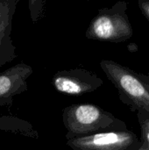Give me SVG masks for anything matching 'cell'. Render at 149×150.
<instances>
[{"instance_id":"6da1fadb","label":"cell","mask_w":149,"mask_h":150,"mask_svg":"<svg viewBox=\"0 0 149 150\" xmlns=\"http://www.w3.org/2000/svg\"><path fill=\"white\" fill-rule=\"evenodd\" d=\"M62 121L67 130L66 140L104 132L129 130L122 120L100 106L87 103L65 107L62 111Z\"/></svg>"},{"instance_id":"7a4b0ae2","label":"cell","mask_w":149,"mask_h":150,"mask_svg":"<svg viewBox=\"0 0 149 150\" xmlns=\"http://www.w3.org/2000/svg\"><path fill=\"white\" fill-rule=\"evenodd\" d=\"M126 1H118L111 7L100 9L90 20L85 32L88 40L122 43L133 35Z\"/></svg>"},{"instance_id":"3957f363","label":"cell","mask_w":149,"mask_h":150,"mask_svg":"<svg viewBox=\"0 0 149 150\" xmlns=\"http://www.w3.org/2000/svg\"><path fill=\"white\" fill-rule=\"evenodd\" d=\"M100 67L117 89L123 104L133 112H149V91L138 72L112 60H102Z\"/></svg>"},{"instance_id":"277c9868","label":"cell","mask_w":149,"mask_h":150,"mask_svg":"<svg viewBox=\"0 0 149 150\" xmlns=\"http://www.w3.org/2000/svg\"><path fill=\"white\" fill-rule=\"evenodd\" d=\"M72 150H139L141 140L131 131H112L67 140Z\"/></svg>"},{"instance_id":"5b68a950","label":"cell","mask_w":149,"mask_h":150,"mask_svg":"<svg viewBox=\"0 0 149 150\" xmlns=\"http://www.w3.org/2000/svg\"><path fill=\"white\" fill-rule=\"evenodd\" d=\"M54 89L62 94L82 96L99 89L104 81L96 73L84 69H63L56 72L52 78Z\"/></svg>"},{"instance_id":"8992f818","label":"cell","mask_w":149,"mask_h":150,"mask_svg":"<svg viewBox=\"0 0 149 150\" xmlns=\"http://www.w3.org/2000/svg\"><path fill=\"white\" fill-rule=\"evenodd\" d=\"M32 72V68L24 62L0 72V106L11 105L14 97L27 91V80Z\"/></svg>"},{"instance_id":"52a82bcc","label":"cell","mask_w":149,"mask_h":150,"mask_svg":"<svg viewBox=\"0 0 149 150\" xmlns=\"http://www.w3.org/2000/svg\"><path fill=\"white\" fill-rule=\"evenodd\" d=\"M19 0H0V67L17 58L11 40L12 20Z\"/></svg>"},{"instance_id":"ba28073f","label":"cell","mask_w":149,"mask_h":150,"mask_svg":"<svg viewBox=\"0 0 149 150\" xmlns=\"http://www.w3.org/2000/svg\"><path fill=\"white\" fill-rule=\"evenodd\" d=\"M137 119L141 131V146L149 148V112L146 111L138 112Z\"/></svg>"},{"instance_id":"9c48e42d","label":"cell","mask_w":149,"mask_h":150,"mask_svg":"<svg viewBox=\"0 0 149 150\" xmlns=\"http://www.w3.org/2000/svg\"><path fill=\"white\" fill-rule=\"evenodd\" d=\"M138 5L143 16L149 22V0H139Z\"/></svg>"},{"instance_id":"30bf717a","label":"cell","mask_w":149,"mask_h":150,"mask_svg":"<svg viewBox=\"0 0 149 150\" xmlns=\"http://www.w3.org/2000/svg\"><path fill=\"white\" fill-rule=\"evenodd\" d=\"M138 74H139V76L141 77V79L143 82L149 83V74L148 76H146V75H144V74H141V73H138Z\"/></svg>"},{"instance_id":"8fae6325","label":"cell","mask_w":149,"mask_h":150,"mask_svg":"<svg viewBox=\"0 0 149 150\" xmlns=\"http://www.w3.org/2000/svg\"><path fill=\"white\" fill-rule=\"evenodd\" d=\"M139 150H149V148L144 147V146H141V148Z\"/></svg>"},{"instance_id":"7c38bea8","label":"cell","mask_w":149,"mask_h":150,"mask_svg":"<svg viewBox=\"0 0 149 150\" xmlns=\"http://www.w3.org/2000/svg\"><path fill=\"white\" fill-rule=\"evenodd\" d=\"M145 83V82H144ZM146 83V85H147V87H148V91H149V83Z\"/></svg>"}]
</instances>
